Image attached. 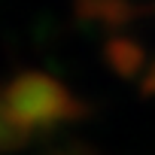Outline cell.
Instances as JSON below:
<instances>
[{
	"label": "cell",
	"mask_w": 155,
	"mask_h": 155,
	"mask_svg": "<svg viewBox=\"0 0 155 155\" xmlns=\"http://www.w3.org/2000/svg\"><path fill=\"white\" fill-rule=\"evenodd\" d=\"M85 113V107L76 101L55 76L46 73H21L0 91V119L21 128H55L61 122H73Z\"/></svg>",
	"instance_id": "cell-1"
},
{
	"label": "cell",
	"mask_w": 155,
	"mask_h": 155,
	"mask_svg": "<svg viewBox=\"0 0 155 155\" xmlns=\"http://www.w3.org/2000/svg\"><path fill=\"white\" fill-rule=\"evenodd\" d=\"M76 15L85 21H101L107 28H125L134 15L137 6L131 0H76Z\"/></svg>",
	"instance_id": "cell-2"
},
{
	"label": "cell",
	"mask_w": 155,
	"mask_h": 155,
	"mask_svg": "<svg viewBox=\"0 0 155 155\" xmlns=\"http://www.w3.org/2000/svg\"><path fill=\"white\" fill-rule=\"evenodd\" d=\"M104 58L122 79H134L146 67V49L137 40H131V37H113L104 46Z\"/></svg>",
	"instance_id": "cell-3"
},
{
	"label": "cell",
	"mask_w": 155,
	"mask_h": 155,
	"mask_svg": "<svg viewBox=\"0 0 155 155\" xmlns=\"http://www.w3.org/2000/svg\"><path fill=\"white\" fill-rule=\"evenodd\" d=\"M28 140H31L28 131H21V128H15V125H9V122L0 119V152H12V149L25 146Z\"/></svg>",
	"instance_id": "cell-4"
},
{
	"label": "cell",
	"mask_w": 155,
	"mask_h": 155,
	"mask_svg": "<svg viewBox=\"0 0 155 155\" xmlns=\"http://www.w3.org/2000/svg\"><path fill=\"white\" fill-rule=\"evenodd\" d=\"M143 94H149V97H155V61H152V67L146 70V76H143Z\"/></svg>",
	"instance_id": "cell-5"
}]
</instances>
